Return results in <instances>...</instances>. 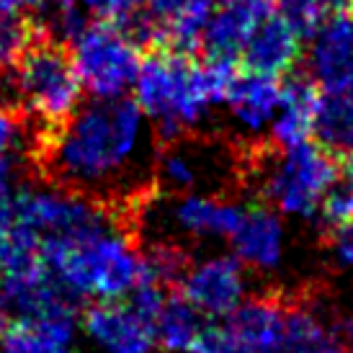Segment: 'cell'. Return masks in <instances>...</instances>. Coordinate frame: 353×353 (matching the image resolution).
I'll return each instance as SVG.
<instances>
[{
  "instance_id": "cell-1",
  "label": "cell",
  "mask_w": 353,
  "mask_h": 353,
  "mask_svg": "<svg viewBox=\"0 0 353 353\" xmlns=\"http://www.w3.org/2000/svg\"><path fill=\"white\" fill-rule=\"evenodd\" d=\"M157 142L129 96L80 103L31 142L44 183L96 199L127 216L155 191Z\"/></svg>"
},
{
  "instance_id": "cell-2",
  "label": "cell",
  "mask_w": 353,
  "mask_h": 353,
  "mask_svg": "<svg viewBox=\"0 0 353 353\" xmlns=\"http://www.w3.org/2000/svg\"><path fill=\"white\" fill-rule=\"evenodd\" d=\"M235 72L230 62L199 65L183 52L157 50L139 59L132 99L148 117L157 145H168L209 121Z\"/></svg>"
},
{
  "instance_id": "cell-3",
  "label": "cell",
  "mask_w": 353,
  "mask_h": 353,
  "mask_svg": "<svg viewBox=\"0 0 353 353\" xmlns=\"http://www.w3.org/2000/svg\"><path fill=\"white\" fill-rule=\"evenodd\" d=\"M41 253L47 274L75 302L124 299L142 276V255L121 214L72 235L44 237Z\"/></svg>"
},
{
  "instance_id": "cell-4",
  "label": "cell",
  "mask_w": 353,
  "mask_h": 353,
  "mask_svg": "<svg viewBox=\"0 0 353 353\" xmlns=\"http://www.w3.org/2000/svg\"><path fill=\"white\" fill-rule=\"evenodd\" d=\"M248 168H253L263 204L294 219H314L325 191L341 178L335 155L314 139L274 148Z\"/></svg>"
},
{
  "instance_id": "cell-5",
  "label": "cell",
  "mask_w": 353,
  "mask_h": 353,
  "mask_svg": "<svg viewBox=\"0 0 353 353\" xmlns=\"http://www.w3.org/2000/svg\"><path fill=\"white\" fill-rule=\"evenodd\" d=\"M19 108L39 127H54L80 106L83 85L65 44L39 34L13 65Z\"/></svg>"
},
{
  "instance_id": "cell-6",
  "label": "cell",
  "mask_w": 353,
  "mask_h": 353,
  "mask_svg": "<svg viewBox=\"0 0 353 353\" xmlns=\"http://www.w3.org/2000/svg\"><path fill=\"white\" fill-rule=\"evenodd\" d=\"M248 170V160L225 142H212L196 132L183 134L168 145H157L155 188L163 194H227Z\"/></svg>"
},
{
  "instance_id": "cell-7",
  "label": "cell",
  "mask_w": 353,
  "mask_h": 353,
  "mask_svg": "<svg viewBox=\"0 0 353 353\" xmlns=\"http://www.w3.org/2000/svg\"><path fill=\"white\" fill-rule=\"evenodd\" d=\"M68 52L80 85L93 99H119L134 85L142 52L119 23L88 21L68 44Z\"/></svg>"
},
{
  "instance_id": "cell-8",
  "label": "cell",
  "mask_w": 353,
  "mask_h": 353,
  "mask_svg": "<svg viewBox=\"0 0 353 353\" xmlns=\"http://www.w3.org/2000/svg\"><path fill=\"white\" fill-rule=\"evenodd\" d=\"M178 292L201 317L222 320L248 296L245 265L232 253H214L191 261L178 284Z\"/></svg>"
},
{
  "instance_id": "cell-9",
  "label": "cell",
  "mask_w": 353,
  "mask_h": 353,
  "mask_svg": "<svg viewBox=\"0 0 353 353\" xmlns=\"http://www.w3.org/2000/svg\"><path fill=\"white\" fill-rule=\"evenodd\" d=\"M307 75L320 90L353 88V8L330 10L310 34Z\"/></svg>"
},
{
  "instance_id": "cell-10",
  "label": "cell",
  "mask_w": 353,
  "mask_h": 353,
  "mask_svg": "<svg viewBox=\"0 0 353 353\" xmlns=\"http://www.w3.org/2000/svg\"><path fill=\"white\" fill-rule=\"evenodd\" d=\"M80 325L101 353H155L152 320L139 314L127 299L90 304Z\"/></svg>"
},
{
  "instance_id": "cell-11",
  "label": "cell",
  "mask_w": 353,
  "mask_h": 353,
  "mask_svg": "<svg viewBox=\"0 0 353 353\" xmlns=\"http://www.w3.org/2000/svg\"><path fill=\"white\" fill-rule=\"evenodd\" d=\"M230 245H232V255L245 268L271 274L284 261V216L268 204L243 206L240 222L230 235Z\"/></svg>"
},
{
  "instance_id": "cell-12",
  "label": "cell",
  "mask_w": 353,
  "mask_h": 353,
  "mask_svg": "<svg viewBox=\"0 0 353 353\" xmlns=\"http://www.w3.org/2000/svg\"><path fill=\"white\" fill-rule=\"evenodd\" d=\"M268 13H274L271 0H214L212 16L199 41L204 59L237 65L248 34Z\"/></svg>"
},
{
  "instance_id": "cell-13",
  "label": "cell",
  "mask_w": 353,
  "mask_h": 353,
  "mask_svg": "<svg viewBox=\"0 0 353 353\" xmlns=\"http://www.w3.org/2000/svg\"><path fill=\"white\" fill-rule=\"evenodd\" d=\"M284 304L281 296H245L230 314L219 320L222 333L250 353L284 351Z\"/></svg>"
},
{
  "instance_id": "cell-14",
  "label": "cell",
  "mask_w": 353,
  "mask_h": 353,
  "mask_svg": "<svg viewBox=\"0 0 353 353\" xmlns=\"http://www.w3.org/2000/svg\"><path fill=\"white\" fill-rule=\"evenodd\" d=\"M279 96H281V80L255 70H245L232 75L222 106L227 108L232 124L240 129L243 137L258 139L268 134L279 106Z\"/></svg>"
},
{
  "instance_id": "cell-15",
  "label": "cell",
  "mask_w": 353,
  "mask_h": 353,
  "mask_svg": "<svg viewBox=\"0 0 353 353\" xmlns=\"http://www.w3.org/2000/svg\"><path fill=\"white\" fill-rule=\"evenodd\" d=\"M302 37L289 29L276 13H268L248 34L240 62L245 65V70L281 78L292 72L302 57Z\"/></svg>"
},
{
  "instance_id": "cell-16",
  "label": "cell",
  "mask_w": 353,
  "mask_h": 353,
  "mask_svg": "<svg viewBox=\"0 0 353 353\" xmlns=\"http://www.w3.org/2000/svg\"><path fill=\"white\" fill-rule=\"evenodd\" d=\"M284 351L286 353H353L335 330V317L312 299L286 302L284 307Z\"/></svg>"
},
{
  "instance_id": "cell-17",
  "label": "cell",
  "mask_w": 353,
  "mask_h": 353,
  "mask_svg": "<svg viewBox=\"0 0 353 353\" xmlns=\"http://www.w3.org/2000/svg\"><path fill=\"white\" fill-rule=\"evenodd\" d=\"M320 88L312 78L304 75H289L281 80V96L276 106L274 121L268 127V139L274 148L296 145L304 139H312V119L317 106Z\"/></svg>"
},
{
  "instance_id": "cell-18",
  "label": "cell",
  "mask_w": 353,
  "mask_h": 353,
  "mask_svg": "<svg viewBox=\"0 0 353 353\" xmlns=\"http://www.w3.org/2000/svg\"><path fill=\"white\" fill-rule=\"evenodd\" d=\"M44 274L47 265L41 253V237L19 222L0 227V289L26 284Z\"/></svg>"
},
{
  "instance_id": "cell-19",
  "label": "cell",
  "mask_w": 353,
  "mask_h": 353,
  "mask_svg": "<svg viewBox=\"0 0 353 353\" xmlns=\"http://www.w3.org/2000/svg\"><path fill=\"white\" fill-rule=\"evenodd\" d=\"M312 139L333 155L353 152V88L323 90L312 119Z\"/></svg>"
},
{
  "instance_id": "cell-20",
  "label": "cell",
  "mask_w": 353,
  "mask_h": 353,
  "mask_svg": "<svg viewBox=\"0 0 353 353\" xmlns=\"http://www.w3.org/2000/svg\"><path fill=\"white\" fill-rule=\"evenodd\" d=\"M152 327L157 348H163L165 353H191L196 338L204 330V317L181 294H168L152 320Z\"/></svg>"
},
{
  "instance_id": "cell-21",
  "label": "cell",
  "mask_w": 353,
  "mask_h": 353,
  "mask_svg": "<svg viewBox=\"0 0 353 353\" xmlns=\"http://www.w3.org/2000/svg\"><path fill=\"white\" fill-rule=\"evenodd\" d=\"M139 255H142V274L165 289H178L188 263L194 261L186 245L173 237H152L145 250H139Z\"/></svg>"
},
{
  "instance_id": "cell-22",
  "label": "cell",
  "mask_w": 353,
  "mask_h": 353,
  "mask_svg": "<svg viewBox=\"0 0 353 353\" xmlns=\"http://www.w3.org/2000/svg\"><path fill=\"white\" fill-rule=\"evenodd\" d=\"M39 37L37 21L23 19L19 13H0V68L16 65L29 44Z\"/></svg>"
},
{
  "instance_id": "cell-23",
  "label": "cell",
  "mask_w": 353,
  "mask_h": 353,
  "mask_svg": "<svg viewBox=\"0 0 353 353\" xmlns=\"http://www.w3.org/2000/svg\"><path fill=\"white\" fill-rule=\"evenodd\" d=\"M271 6L276 16L302 39H310V34L320 26L327 13L320 0H271Z\"/></svg>"
},
{
  "instance_id": "cell-24",
  "label": "cell",
  "mask_w": 353,
  "mask_h": 353,
  "mask_svg": "<svg viewBox=\"0 0 353 353\" xmlns=\"http://www.w3.org/2000/svg\"><path fill=\"white\" fill-rule=\"evenodd\" d=\"M314 219L330 232L335 227L345 225L353 219V186L345 178H338L333 186L325 191L323 201L317 206Z\"/></svg>"
},
{
  "instance_id": "cell-25",
  "label": "cell",
  "mask_w": 353,
  "mask_h": 353,
  "mask_svg": "<svg viewBox=\"0 0 353 353\" xmlns=\"http://www.w3.org/2000/svg\"><path fill=\"white\" fill-rule=\"evenodd\" d=\"M23 117L0 103V157H16L23 148Z\"/></svg>"
},
{
  "instance_id": "cell-26",
  "label": "cell",
  "mask_w": 353,
  "mask_h": 353,
  "mask_svg": "<svg viewBox=\"0 0 353 353\" xmlns=\"http://www.w3.org/2000/svg\"><path fill=\"white\" fill-rule=\"evenodd\" d=\"M88 16L111 23H124V21L139 8V0H75Z\"/></svg>"
},
{
  "instance_id": "cell-27",
  "label": "cell",
  "mask_w": 353,
  "mask_h": 353,
  "mask_svg": "<svg viewBox=\"0 0 353 353\" xmlns=\"http://www.w3.org/2000/svg\"><path fill=\"white\" fill-rule=\"evenodd\" d=\"M19 168L16 157H0V227L10 222L13 212V199L19 191Z\"/></svg>"
},
{
  "instance_id": "cell-28",
  "label": "cell",
  "mask_w": 353,
  "mask_h": 353,
  "mask_svg": "<svg viewBox=\"0 0 353 353\" xmlns=\"http://www.w3.org/2000/svg\"><path fill=\"white\" fill-rule=\"evenodd\" d=\"M191 353H250V351L232 343V341L222 333L219 325H204V330H201V335L196 338Z\"/></svg>"
},
{
  "instance_id": "cell-29",
  "label": "cell",
  "mask_w": 353,
  "mask_h": 353,
  "mask_svg": "<svg viewBox=\"0 0 353 353\" xmlns=\"http://www.w3.org/2000/svg\"><path fill=\"white\" fill-rule=\"evenodd\" d=\"M330 253L338 265L353 268V219L330 230Z\"/></svg>"
},
{
  "instance_id": "cell-30",
  "label": "cell",
  "mask_w": 353,
  "mask_h": 353,
  "mask_svg": "<svg viewBox=\"0 0 353 353\" xmlns=\"http://www.w3.org/2000/svg\"><path fill=\"white\" fill-rule=\"evenodd\" d=\"M335 330L345 343L353 345V317H335Z\"/></svg>"
},
{
  "instance_id": "cell-31",
  "label": "cell",
  "mask_w": 353,
  "mask_h": 353,
  "mask_svg": "<svg viewBox=\"0 0 353 353\" xmlns=\"http://www.w3.org/2000/svg\"><path fill=\"white\" fill-rule=\"evenodd\" d=\"M8 325H10V307H8L6 294H3V289H0V338H3Z\"/></svg>"
},
{
  "instance_id": "cell-32",
  "label": "cell",
  "mask_w": 353,
  "mask_h": 353,
  "mask_svg": "<svg viewBox=\"0 0 353 353\" xmlns=\"http://www.w3.org/2000/svg\"><path fill=\"white\" fill-rule=\"evenodd\" d=\"M23 6H29V0H0V13H19Z\"/></svg>"
},
{
  "instance_id": "cell-33",
  "label": "cell",
  "mask_w": 353,
  "mask_h": 353,
  "mask_svg": "<svg viewBox=\"0 0 353 353\" xmlns=\"http://www.w3.org/2000/svg\"><path fill=\"white\" fill-rule=\"evenodd\" d=\"M325 6V10H343V8H353V0H320Z\"/></svg>"
},
{
  "instance_id": "cell-34",
  "label": "cell",
  "mask_w": 353,
  "mask_h": 353,
  "mask_svg": "<svg viewBox=\"0 0 353 353\" xmlns=\"http://www.w3.org/2000/svg\"><path fill=\"white\" fill-rule=\"evenodd\" d=\"M345 160H343V168H341V178H345L348 183L353 186V152L351 155H343Z\"/></svg>"
},
{
  "instance_id": "cell-35",
  "label": "cell",
  "mask_w": 353,
  "mask_h": 353,
  "mask_svg": "<svg viewBox=\"0 0 353 353\" xmlns=\"http://www.w3.org/2000/svg\"><path fill=\"white\" fill-rule=\"evenodd\" d=\"M29 3L39 6L41 10H47V8H57V6H65V3H70V0H29Z\"/></svg>"
}]
</instances>
